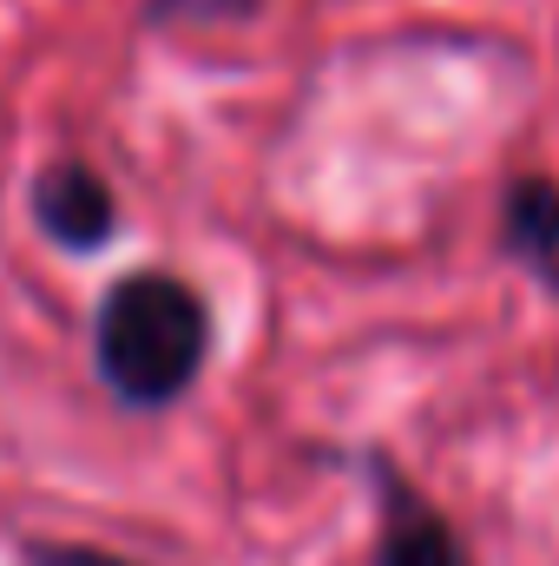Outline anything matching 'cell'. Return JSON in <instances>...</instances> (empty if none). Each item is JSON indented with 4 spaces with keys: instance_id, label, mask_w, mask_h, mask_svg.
Here are the masks:
<instances>
[{
    "instance_id": "6da1fadb",
    "label": "cell",
    "mask_w": 559,
    "mask_h": 566,
    "mask_svg": "<svg viewBox=\"0 0 559 566\" xmlns=\"http://www.w3.org/2000/svg\"><path fill=\"white\" fill-rule=\"evenodd\" d=\"M211 349V316L198 303V290H184L165 271L113 283L99 316H93V363L99 382L126 402V409H171Z\"/></svg>"
},
{
    "instance_id": "3957f363",
    "label": "cell",
    "mask_w": 559,
    "mask_h": 566,
    "mask_svg": "<svg viewBox=\"0 0 559 566\" xmlns=\"http://www.w3.org/2000/svg\"><path fill=\"white\" fill-rule=\"evenodd\" d=\"M376 566H461V547H454V534L434 507H421L409 488H389V521H382Z\"/></svg>"
},
{
    "instance_id": "277c9868",
    "label": "cell",
    "mask_w": 559,
    "mask_h": 566,
    "mask_svg": "<svg viewBox=\"0 0 559 566\" xmlns=\"http://www.w3.org/2000/svg\"><path fill=\"white\" fill-rule=\"evenodd\" d=\"M507 224H514V244L527 258H553L559 251V191L553 185H520L514 205H507Z\"/></svg>"
},
{
    "instance_id": "7a4b0ae2",
    "label": "cell",
    "mask_w": 559,
    "mask_h": 566,
    "mask_svg": "<svg viewBox=\"0 0 559 566\" xmlns=\"http://www.w3.org/2000/svg\"><path fill=\"white\" fill-rule=\"evenodd\" d=\"M33 218L53 244L66 251H93L113 238V191L86 158H60L33 178Z\"/></svg>"
},
{
    "instance_id": "5b68a950",
    "label": "cell",
    "mask_w": 559,
    "mask_h": 566,
    "mask_svg": "<svg viewBox=\"0 0 559 566\" xmlns=\"http://www.w3.org/2000/svg\"><path fill=\"white\" fill-rule=\"evenodd\" d=\"M27 566H133V560L99 554V547H73V541H40V547H27Z\"/></svg>"
}]
</instances>
